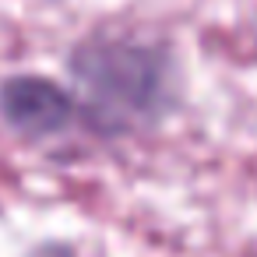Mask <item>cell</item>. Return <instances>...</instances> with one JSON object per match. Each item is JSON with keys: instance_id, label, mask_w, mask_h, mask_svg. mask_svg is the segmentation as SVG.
<instances>
[{"instance_id": "7a4b0ae2", "label": "cell", "mask_w": 257, "mask_h": 257, "mask_svg": "<svg viewBox=\"0 0 257 257\" xmlns=\"http://www.w3.org/2000/svg\"><path fill=\"white\" fill-rule=\"evenodd\" d=\"M0 123L29 145H50L78 127V102L46 74H11L0 81Z\"/></svg>"}, {"instance_id": "6da1fadb", "label": "cell", "mask_w": 257, "mask_h": 257, "mask_svg": "<svg viewBox=\"0 0 257 257\" xmlns=\"http://www.w3.org/2000/svg\"><path fill=\"white\" fill-rule=\"evenodd\" d=\"M78 127L95 141H123L162 127L180 109V60L169 43L92 29L67 53Z\"/></svg>"}]
</instances>
